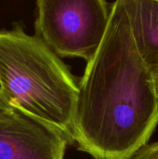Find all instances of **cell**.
I'll return each mask as SVG.
<instances>
[{"label": "cell", "instance_id": "3", "mask_svg": "<svg viewBox=\"0 0 158 159\" xmlns=\"http://www.w3.org/2000/svg\"><path fill=\"white\" fill-rule=\"evenodd\" d=\"M111 6L102 0H38L35 35L60 58L88 62L107 32Z\"/></svg>", "mask_w": 158, "mask_h": 159}, {"label": "cell", "instance_id": "4", "mask_svg": "<svg viewBox=\"0 0 158 159\" xmlns=\"http://www.w3.org/2000/svg\"><path fill=\"white\" fill-rule=\"evenodd\" d=\"M68 144L60 130L18 108L0 116V159H64Z\"/></svg>", "mask_w": 158, "mask_h": 159}, {"label": "cell", "instance_id": "8", "mask_svg": "<svg viewBox=\"0 0 158 159\" xmlns=\"http://www.w3.org/2000/svg\"><path fill=\"white\" fill-rule=\"evenodd\" d=\"M153 73V76H154V80H155V85H156V93L158 96V68L152 70Z\"/></svg>", "mask_w": 158, "mask_h": 159}, {"label": "cell", "instance_id": "1", "mask_svg": "<svg viewBox=\"0 0 158 159\" xmlns=\"http://www.w3.org/2000/svg\"><path fill=\"white\" fill-rule=\"evenodd\" d=\"M78 89L74 140L79 150L94 159H130L147 145L158 124V96L124 0L112 4L107 32Z\"/></svg>", "mask_w": 158, "mask_h": 159}, {"label": "cell", "instance_id": "6", "mask_svg": "<svg viewBox=\"0 0 158 159\" xmlns=\"http://www.w3.org/2000/svg\"><path fill=\"white\" fill-rule=\"evenodd\" d=\"M130 159H158V142L145 145Z\"/></svg>", "mask_w": 158, "mask_h": 159}, {"label": "cell", "instance_id": "5", "mask_svg": "<svg viewBox=\"0 0 158 159\" xmlns=\"http://www.w3.org/2000/svg\"><path fill=\"white\" fill-rule=\"evenodd\" d=\"M137 48L151 70L158 68V0H124Z\"/></svg>", "mask_w": 158, "mask_h": 159}, {"label": "cell", "instance_id": "7", "mask_svg": "<svg viewBox=\"0 0 158 159\" xmlns=\"http://www.w3.org/2000/svg\"><path fill=\"white\" fill-rule=\"evenodd\" d=\"M11 108H12V106L7 102V101L5 99L4 95L2 94V92H1V90H0V116L6 114V113L8 112Z\"/></svg>", "mask_w": 158, "mask_h": 159}, {"label": "cell", "instance_id": "2", "mask_svg": "<svg viewBox=\"0 0 158 159\" xmlns=\"http://www.w3.org/2000/svg\"><path fill=\"white\" fill-rule=\"evenodd\" d=\"M0 90L12 107L74 142L78 85L61 58L20 24L0 30Z\"/></svg>", "mask_w": 158, "mask_h": 159}]
</instances>
